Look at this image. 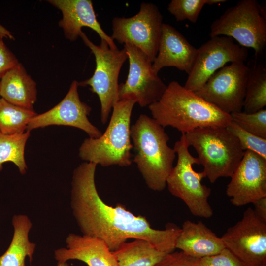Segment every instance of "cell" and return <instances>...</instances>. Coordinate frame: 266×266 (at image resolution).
Returning <instances> with one entry per match:
<instances>
[{
	"instance_id": "e0dca14e",
	"label": "cell",
	"mask_w": 266,
	"mask_h": 266,
	"mask_svg": "<svg viewBox=\"0 0 266 266\" xmlns=\"http://www.w3.org/2000/svg\"><path fill=\"white\" fill-rule=\"evenodd\" d=\"M197 48L171 25L164 23L157 55L152 63V69L157 74L165 67L172 66L191 72Z\"/></svg>"
},
{
	"instance_id": "484cf974",
	"label": "cell",
	"mask_w": 266,
	"mask_h": 266,
	"mask_svg": "<svg viewBox=\"0 0 266 266\" xmlns=\"http://www.w3.org/2000/svg\"><path fill=\"white\" fill-rule=\"evenodd\" d=\"M232 120L245 131L266 139V109L247 113L237 112L231 114Z\"/></svg>"
},
{
	"instance_id": "d6986e66",
	"label": "cell",
	"mask_w": 266,
	"mask_h": 266,
	"mask_svg": "<svg viewBox=\"0 0 266 266\" xmlns=\"http://www.w3.org/2000/svg\"><path fill=\"white\" fill-rule=\"evenodd\" d=\"M175 247L200 259L216 254L225 248L221 238L202 222L196 223L189 220L183 223Z\"/></svg>"
},
{
	"instance_id": "d4e9b609",
	"label": "cell",
	"mask_w": 266,
	"mask_h": 266,
	"mask_svg": "<svg viewBox=\"0 0 266 266\" xmlns=\"http://www.w3.org/2000/svg\"><path fill=\"white\" fill-rule=\"evenodd\" d=\"M37 114L0 98V132L5 134L23 133L30 120Z\"/></svg>"
},
{
	"instance_id": "2e32d148",
	"label": "cell",
	"mask_w": 266,
	"mask_h": 266,
	"mask_svg": "<svg viewBox=\"0 0 266 266\" xmlns=\"http://www.w3.org/2000/svg\"><path fill=\"white\" fill-rule=\"evenodd\" d=\"M52 5L60 10L62 18L59 22L65 37L75 41L87 27L94 31L101 39L105 41L112 49L117 48L111 37L106 34L98 22L91 0H48Z\"/></svg>"
},
{
	"instance_id": "ba28073f",
	"label": "cell",
	"mask_w": 266,
	"mask_h": 266,
	"mask_svg": "<svg viewBox=\"0 0 266 266\" xmlns=\"http://www.w3.org/2000/svg\"><path fill=\"white\" fill-rule=\"evenodd\" d=\"M80 37L94 54L96 68L91 77L78 82L79 86H89L90 90L98 95L100 103L101 122L105 124L114 105L119 100L118 78L128 59L127 51L125 48L112 49L102 39L99 45H96L83 31Z\"/></svg>"
},
{
	"instance_id": "7a4b0ae2",
	"label": "cell",
	"mask_w": 266,
	"mask_h": 266,
	"mask_svg": "<svg viewBox=\"0 0 266 266\" xmlns=\"http://www.w3.org/2000/svg\"><path fill=\"white\" fill-rule=\"evenodd\" d=\"M148 108L152 118L163 127L170 126L184 134L204 127H226L232 121L230 114L176 81L170 82L161 99Z\"/></svg>"
},
{
	"instance_id": "1f68e13d",
	"label": "cell",
	"mask_w": 266,
	"mask_h": 266,
	"mask_svg": "<svg viewBox=\"0 0 266 266\" xmlns=\"http://www.w3.org/2000/svg\"><path fill=\"white\" fill-rule=\"evenodd\" d=\"M254 211L261 220L266 223V197L262 198L254 204Z\"/></svg>"
},
{
	"instance_id": "3957f363",
	"label": "cell",
	"mask_w": 266,
	"mask_h": 266,
	"mask_svg": "<svg viewBox=\"0 0 266 266\" xmlns=\"http://www.w3.org/2000/svg\"><path fill=\"white\" fill-rule=\"evenodd\" d=\"M130 135L135 155L133 161L148 186L155 191H163L176 156L164 128L152 117L140 114L131 126Z\"/></svg>"
},
{
	"instance_id": "30bf717a",
	"label": "cell",
	"mask_w": 266,
	"mask_h": 266,
	"mask_svg": "<svg viewBox=\"0 0 266 266\" xmlns=\"http://www.w3.org/2000/svg\"><path fill=\"white\" fill-rule=\"evenodd\" d=\"M129 62V72L125 83L119 84L118 96L121 100H131L142 107L158 101L167 85L152 69L148 57L134 45L126 43Z\"/></svg>"
},
{
	"instance_id": "277c9868",
	"label": "cell",
	"mask_w": 266,
	"mask_h": 266,
	"mask_svg": "<svg viewBox=\"0 0 266 266\" xmlns=\"http://www.w3.org/2000/svg\"><path fill=\"white\" fill-rule=\"evenodd\" d=\"M135 102L121 100L115 104L109 123L101 135L86 138L79 149L83 160L102 166H128L132 162L131 118Z\"/></svg>"
},
{
	"instance_id": "ac0fdd59",
	"label": "cell",
	"mask_w": 266,
	"mask_h": 266,
	"mask_svg": "<svg viewBox=\"0 0 266 266\" xmlns=\"http://www.w3.org/2000/svg\"><path fill=\"white\" fill-rule=\"evenodd\" d=\"M66 247L54 251V258L60 262L77 260L88 266H118L113 251L98 238L70 233L66 238Z\"/></svg>"
},
{
	"instance_id": "6da1fadb",
	"label": "cell",
	"mask_w": 266,
	"mask_h": 266,
	"mask_svg": "<svg viewBox=\"0 0 266 266\" xmlns=\"http://www.w3.org/2000/svg\"><path fill=\"white\" fill-rule=\"evenodd\" d=\"M97 166L85 162L73 172L70 205L82 235L101 239L112 251L130 239L145 240L165 254L174 251L181 228L170 224L155 229L145 217L135 215L122 204H106L96 186Z\"/></svg>"
},
{
	"instance_id": "d590c367",
	"label": "cell",
	"mask_w": 266,
	"mask_h": 266,
	"mask_svg": "<svg viewBox=\"0 0 266 266\" xmlns=\"http://www.w3.org/2000/svg\"><path fill=\"white\" fill-rule=\"evenodd\" d=\"M0 79H1V77L0 76Z\"/></svg>"
},
{
	"instance_id": "4dcf8cb0",
	"label": "cell",
	"mask_w": 266,
	"mask_h": 266,
	"mask_svg": "<svg viewBox=\"0 0 266 266\" xmlns=\"http://www.w3.org/2000/svg\"><path fill=\"white\" fill-rule=\"evenodd\" d=\"M19 63L16 56L5 45L0 35V76Z\"/></svg>"
},
{
	"instance_id": "5b68a950",
	"label": "cell",
	"mask_w": 266,
	"mask_h": 266,
	"mask_svg": "<svg viewBox=\"0 0 266 266\" xmlns=\"http://www.w3.org/2000/svg\"><path fill=\"white\" fill-rule=\"evenodd\" d=\"M185 135L212 183L220 177H231L243 157L244 151L238 139L226 127L199 128Z\"/></svg>"
},
{
	"instance_id": "7402d4cb",
	"label": "cell",
	"mask_w": 266,
	"mask_h": 266,
	"mask_svg": "<svg viewBox=\"0 0 266 266\" xmlns=\"http://www.w3.org/2000/svg\"><path fill=\"white\" fill-rule=\"evenodd\" d=\"M263 55H255L247 65L248 73L243 108L247 113L256 112L266 105V64Z\"/></svg>"
},
{
	"instance_id": "836d02e7",
	"label": "cell",
	"mask_w": 266,
	"mask_h": 266,
	"mask_svg": "<svg viewBox=\"0 0 266 266\" xmlns=\"http://www.w3.org/2000/svg\"><path fill=\"white\" fill-rule=\"evenodd\" d=\"M226 1H227L226 0H207V5L219 4L225 3Z\"/></svg>"
},
{
	"instance_id": "9a60e30c",
	"label": "cell",
	"mask_w": 266,
	"mask_h": 266,
	"mask_svg": "<svg viewBox=\"0 0 266 266\" xmlns=\"http://www.w3.org/2000/svg\"><path fill=\"white\" fill-rule=\"evenodd\" d=\"M231 178L226 191L231 203L237 207L254 204L266 197V159L245 151Z\"/></svg>"
},
{
	"instance_id": "f546056e",
	"label": "cell",
	"mask_w": 266,
	"mask_h": 266,
	"mask_svg": "<svg viewBox=\"0 0 266 266\" xmlns=\"http://www.w3.org/2000/svg\"><path fill=\"white\" fill-rule=\"evenodd\" d=\"M154 266H201V265L200 259L190 256L180 251L166 254Z\"/></svg>"
},
{
	"instance_id": "52a82bcc",
	"label": "cell",
	"mask_w": 266,
	"mask_h": 266,
	"mask_svg": "<svg viewBox=\"0 0 266 266\" xmlns=\"http://www.w3.org/2000/svg\"><path fill=\"white\" fill-rule=\"evenodd\" d=\"M189 147L185 134L182 133L173 148L178 159L167 178L166 186L173 196L184 202L192 215L209 218L213 214L208 202L211 189L201 183L206 177L204 172L194 170L193 166L200 164L198 158L190 154Z\"/></svg>"
},
{
	"instance_id": "4316f807",
	"label": "cell",
	"mask_w": 266,
	"mask_h": 266,
	"mask_svg": "<svg viewBox=\"0 0 266 266\" xmlns=\"http://www.w3.org/2000/svg\"><path fill=\"white\" fill-rule=\"evenodd\" d=\"M207 0H172L168 5V11L177 22L188 20L196 23Z\"/></svg>"
},
{
	"instance_id": "7c38bea8",
	"label": "cell",
	"mask_w": 266,
	"mask_h": 266,
	"mask_svg": "<svg viewBox=\"0 0 266 266\" xmlns=\"http://www.w3.org/2000/svg\"><path fill=\"white\" fill-rule=\"evenodd\" d=\"M248 73L244 63H231L215 72L194 92L227 114L242 111Z\"/></svg>"
},
{
	"instance_id": "d6a6232c",
	"label": "cell",
	"mask_w": 266,
	"mask_h": 266,
	"mask_svg": "<svg viewBox=\"0 0 266 266\" xmlns=\"http://www.w3.org/2000/svg\"><path fill=\"white\" fill-rule=\"evenodd\" d=\"M0 35L3 37H6L10 39H14L12 34L7 29L0 25Z\"/></svg>"
},
{
	"instance_id": "44dd1931",
	"label": "cell",
	"mask_w": 266,
	"mask_h": 266,
	"mask_svg": "<svg viewBox=\"0 0 266 266\" xmlns=\"http://www.w3.org/2000/svg\"><path fill=\"white\" fill-rule=\"evenodd\" d=\"M12 223L13 235L7 249L0 256V266H25L26 257L32 261L36 247L29 238L32 223L27 215L18 214L13 216Z\"/></svg>"
},
{
	"instance_id": "cb8c5ba5",
	"label": "cell",
	"mask_w": 266,
	"mask_h": 266,
	"mask_svg": "<svg viewBox=\"0 0 266 266\" xmlns=\"http://www.w3.org/2000/svg\"><path fill=\"white\" fill-rule=\"evenodd\" d=\"M30 136L28 131L13 134H5L0 132V172L4 163L11 162L17 166L21 174L26 173L25 149Z\"/></svg>"
},
{
	"instance_id": "5bb4252c",
	"label": "cell",
	"mask_w": 266,
	"mask_h": 266,
	"mask_svg": "<svg viewBox=\"0 0 266 266\" xmlns=\"http://www.w3.org/2000/svg\"><path fill=\"white\" fill-rule=\"evenodd\" d=\"M78 87V82L73 80L63 99L51 109L32 118L26 131L51 125L67 126L83 130L90 138L100 137L102 133L89 121L88 116L92 108L81 100Z\"/></svg>"
},
{
	"instance_id": "603a6c76",
	"label": "cell",
	"mask_w": 266,
	"mask_h": 266,
	"mask_svg": "<svg viewBox=\"0 0 266 266\" xmlns=\"http://www.w3.org/2000/svg\"><path fill=\"white\" fill-rule=\"evenodd\" d=\"M133 240L122 243L113 251L118 266H154L166 254L145 240Z\"/></svg>"
},
{
	"instance_id": "83f0119b",
	"label": "cell",
	"mask_w": 266,
	"mask_h": 266,
	"mask_svg": "<svg viewBox=\"0 0 266 266\" xmlns=\"http://www.w3.org/2000/svg\"><path fill=\"white\" fill-rule=\"evenodd\" d=\"M226 128L238 139L244 151H253L266 159V139L245 131L233 120Z\"/></svg>"
},
{
	"instance_id": "8fae6325",
	"label": "cell",
	"mask_w": 266,
	"mask_h": 266,
	"mask_svg": "<svg viewBox=\"0 0 266 266\" xmlns=\"http://www.w3.org/2000/svg\"><path fill=\"white\" fill-rule=\"evenodd\" d=\"M225 248L244 266H266V223L251 207L242 218L229 227L221 237Z\"/></svg>"
},
{
	"instance_id": "e575fe53",
	"label": "cell",
	"mask_w": 266,
	"mask_h": 266,
	"mask_svg": "<svg viewBox=\"0 0 266 266\" xmlns=\"http://www.w3.org/2000/svg\"><path fill=\"white\" fill-rule=\"evenodd\" d=\"M56 266H68L66 262H58Z\"/></svg>"
},
{
	"instance_id": "4fadbf2b",
	"label": "cell",
	"mask_w": 266,
	"mask_h": 266,
	"mask_svg": "<svg viewBox=\"0 0 266 266\" xmlns=\"http://www.w3.org/2000/svg\"><path fill=\"white\" fill-rule=\"evenodd\" d=\"M248 51L246 48L226 36H217L197 49L192 69L188 74L184 87L196 92L217 70L228 63H244Z\"/></svg>"
},
{
	"instance_id": "8992f818",
	"label": "cell",
	"mask_w": 266,
	"mask_h": 266,
	"mask_svg": "<svg viewBox=\"0 0 266 266\" xmlns=\"http://www.w3.org/2000/svg\"><path fill=\"white\" fill-rule=\"evenodd\" d=\"M266 6L256 0H241L229 7L210 26V37L226 36L255 55H262L266 46Z\"/></svg>"
},
{
	"instance_id": "9c48e42d",
	"label": "cell",
	"mask_w": 266,
	"mask_h": 266,
	"mask_svg": "<svg viewBox=\"0 0 266 266\" xmlns=\"http://www.w3.org/2000/svg\"><path fill=\"white\" fill-rule=\"evenodd\" d=\"M163 24L158 7L142 2L135 15L113 18L111 37L120 44L130 43L136 47L153 63L157 55Z\"/></svg>"
},
{
	"instance_id": "ffe728a7",
	"label": "cell",
	"mask_w": 266,
	"mask_h": 266,
	"mask_svg": "<svg viewBox=\"0 0 266 266\" xmlns=\"http://www.w3.org/2000/svg\"><path fill=\"white\" fill-rule=\"evenodd\" d=\"M37 94L36 82L20 63L1 77L0 96L14 105L34 110Z\"/></svg>"
},
{
	"instance_id": "f1b7e54d",
	"label": "cell",
	"mask_w": 266,
	"mask_h": 266,
	"mask_svg": "<svg viewBox=\"0 0 266 266\" xmlns=\"http://www.w3.org/2000/svg\"><path fill=\"white\" fill-rule=\"evenodd\" d=\"M201 266H244L231 251L226 248L219 253L200 259Z\"/></svg>"
}]
</instances>
